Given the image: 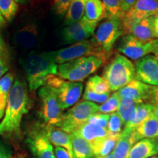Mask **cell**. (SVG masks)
<instances>
[{"mask_svg":"<svg viewBox=\"0 0 158 158\" xmlns=\"http://www.w3.org/2000/svg\"><path fill=\"white\" fill-rule=\"evenodd\" d=\"M5 20L4 19L1 13H0V29L2 28V27H3V26L5 25Z\"/></svg>","mask_w":158,"mask_h":158,"instance_id":"bcb514c9","label":"cell"},{"mask_svg":"<svg viewBox=\"0 0 158 158\" xmlns=\"http://www.w3.org/2000/svg\"><path fill=\"white\" fill-rule=\"evenodd\" d=\"M73 133L78 134L90 143L95 156L98 155L100 147L109 135V132L106 128L88 122L79 127Z\"/></svg>","mask_w":158,"mask_h":158,"instance_id":"9a60e30c","label":"cell"},{"mask_svg":"<svg viewBox=\"0 0 158 158\" xmlns=\"http://www.w3.org/2000/svg\"><path fill=\"white\" fill-rule=\"evenodd\" d=\"M152 46V52L155 56H158V39H155L151 41Z\"/></svg>","mask_w":158,"mask_h":158,"instance_id":"ee69618b","label":"cell"},{"mask_svg":"<svg viewBox=\"0 0 158 158\" xmlns=\"http://www.w3.org/2000/svg\"><path fill=\"white\" fill-rule=\"evenodd\" d=\"M21 64L31 91L45 86L49 77L57 76L58 73V64L54 62L48 52L31 53L21 61Z\"/></svg>","mask_w":158,"mask_h":158,"instance_id":"7a4b0ae2","label":"cell"},{"mask_svg":"<svg viewBox=\"0 0 158 158\" xmlns=\"http://www.w3.org/2000/svg\"><path fill=\"white\" fill-rule=\"evenodd\" d=\"M106 10L107 19L119 18L122 19L124 13L122 11L119 0H101Z\"/></svg>","mask_w":158,"mask_h":158,"instance_id":"4dcf8cb0","label":"cell"},{"mask_svg":"<svg viewBox=\"0 0 158 158\" xmlns=\"http://www.w3.org/2000/svg\"><path fill=\"white\" fill-rule=\"evenodd\" d=\"M157 15H158V0H137L135 5L122 18L124 35L133 23Z\"/></svg>","mask_w":158,"mask_h":158,"instance_id":"8fae6325","label":"cell"},{"mask_svg":"<svg viewBox=\"0 0 158 158\" xmlns=\"http://www.w3.org/2000/svg\"><path fill=\"white\" fill-rule=\"evenodd\" d=\"M29 98L24 81L16 79L12 86L7 98L5 114L0 123V135L16 139L21 137L23 116L28 113Z\"/></svg>","mask_w":158,"mask_h":158,"instance_id":"6da1fadb","label":"cell"},{"mask_svg":"<svg viewBox=\"0 0 158 158\" xmlns=\"http://www.w3.org/2000/svg\"><path fill=\"white\" fill-rule=\"evenodd\" d=\"M122 35H124V27L122 19L110 18L98 26L93 39L108 59L116 41Z\"/></svg>","mask_w":158,"mask_h":158,"instance_id":"ba28073f","label":"cell"},{"mask_svg":"<svg viewBox=\"0 0 158 158\" xmlns=\"http://www.w3.org/2000/svg\"><path fill=\"white\" fill-rule=\"evenodd\" d=\"M6 51H7V50H6L5 43L4 42L3 39L2 38V37L0 36V59L5 56Z\"/></svg>","mask_w":158,"mask_h":158,"instance_id":"7bdbcfd3","label":"cell"},{"mask_svg":"<svg viewBox=\"0 0 158 158\" xmlns=\"http://www.w3.org/2000/svg\"><path fill=\"white\" fill-rule=\"evenodd\" d=\"M103 158H114V156H113V154H109L108 156H106V157H105Z\"/></svg>","mask_w":158,"mask_h":158,"instance_id":"f907efd6","label":"cell"},{"mask_svg":"<svg viewBox=\"0 0 158 158\" xmlns=\"http://www.w3.org/2000/svg\"><path fill=\"white\" fill-rule=\"evenodd\" d=\"M72 143L73 158H92L95 156L92 146L76 133L70 134Z\"/></svg>","mask_w":158,"mask_h":158,"instance_id":"603a6c76","label":"cell"},{"mask_svg":"<svg viewBox=\"0 0 158 158\" xmlns=\"http://www.w3.org/2000/svg\"><path fill=\"white\" fill-rule=\"evenodd\" d=\"M15 1L19 4H23V3H25L27 0H15Z\"/></svg>","mask_w":158,"mask_h":158,"instance_id":"681fc988","label":"cell"},{"mask_svg":"<svg viewBox=\"0 0 158 158\" xmlns=\"http://www.w3.org/2000/svg\"><path fill=\"white\" fill-rule=\"evenodd\" d=\"M86 88L99 94L109 93L110 92L109 86L106 81L101 76H92L86 82Z\"/></svg>","mask_w":158,"mask_h":158,"instance_id":"83f0119b","label":"cell"},{"mask_svg":"<svg viewBox=\"0 0 158 158\" xmlns=\"http://www.w3.org/2000/svg\"><path fill=\"white\" fill-rule=\"evenodd\" d=\"M14 80L13 75L8 73L0 79V106L6 108L10 91Z\"/></svg>","mask_w":158,"mask_h":158,"instance_id":"f1b7e54d","label":"cell"},{"mask_svg":"<svg viewBox=\"0 0 158 158\" xmlns=\"http://www.w3.org/2000/svg\"><path fill=\"white\" fill-rule=\"evenodd\" d=\"M84 16L89 21L98 23L107 18L101 0H88L85 6Z\"/></svg>","mask_w":158,"mask_h":158,"instance_id":"cb8c5ba5","label":"cell"},{"mask_svg":"<svg viewBox=\"0 0 158 158\" xmlns=\"http://www.w3.org/2000/svg\"><path fill=\"white\" fill-rule=\"evenodd\" d=\"M45 85L54 92L62 110L76 104L81 97L84 89L82 83L65 81L56 76L49 77Z\"/></svg>","mask_w":158,"mask_h":158,"instance_id":"8992f818","label":"cell"},{"mask_svg":"<svg viewBox=\"0 0 158 158\" xmlns=\"http://www.w3.org/2000/svg\"><path fill=\"white\" fill-rule=\"evenodd\" d=\"M154 106L147 102H141L138 103L136 107L135 112L134 114L133 118L130 120L127 123L124 124L125 128L135 129L137 126L142 123L144 120L149 118L153 114Z\"/></svg>","mask_w":158,"mask_h":158,"instance_id":"d4e9b609","label":"cell"},{"mask_svg":"<svg viewBox=\"0 0 158 158\" xmlns=\"http://www.w3.org/2000/svg\"><path fill=\"white\" fill-rule=\"evenodd\" d=\"M9 70V66L7 63L4 59H0V79L5 76L6 73Z\"/></svg>","mask_w":158,"mask_h":158,"instance_id":"b9f144b4","label":"cell"},{"mask_svg":"<svg viewBox=\"0 0 158 158\" xmlns=\"http://www.w3.org/2000/svg\"><path fill=\"white\" fill-rule=\"evenodd\" d=\"M109 117L110 114L96 113L89 118L87 122L90 124H96V125L100 126V127L107 129Z\"/></svg>","mask_w":158,"mask_h":158,"instance_id":"d590c367","label":"cell"},{"mask_svg":"<svg viewBox=\"0 0 158 158\" xmlns=\"http://www.w3.org/2000/svg\"><path fill=\"white\" fill-rule=\"evenodd\" d=\"M120 135H121V133L113 134L109 133V135L105 140L103 143L100 147L98 155L97 156L105 157L110 154V152L115 149L116 143H117L118 139H119Z\"/></svg>","mask_w":158,"mask_h":158,"instance_id":"1f68e13d","label":"cell"},{"mask_svg":"<svg viewBox=\"0 0 158 158\" xmlns=\"http://www.w3.org/2000/svg\"><path fill=\"white\" fill-rule=\"evenodd\" d=\"M88 0H72L65 14L64 24L68 26L80 21L84 17L85 6Z\"/></svg>","mask_w":158,"mask_h":158,"instance_id":"484cf974","label":"cell"},{"mask_svg":"<svg viewBox=\"0 0 158 158\" xmlns=\"http://www.w3.org/2000/svg\"><path fill=\"white\" fill-rule=\"evenodd\" d=\"M26 142L35 158H56L52 143L45 131V125H35L27 133Z\"/></svg>","mask_w":158,"mask_h":158,"instance_id":"9c48e42d","label":"cell"},{"mask_svg":"<svg viewBox=\"0 0 158 158\" xmlns=\"http://www.w3.org/2000/svg\"><path fill=\"white\" fill-rule=\"evenodd\" d=\"M154 86L146 84L140 81L134 79L124 87L118 90L121 98L130 99L138 102H149Z\"/></svg>","mask_w":158,"mask_h":158,"instance_id":"2e32d148","label":"cell"},{"mask_svg":"<svg viewBox=\"0 0 158 158\" xmlns=\"http://www.w3.org/2000/svg\"><path fill=\"white\" fill-rule=\"evenodd\" d=\"M120 99L121 98L118 95V92H114L106 102L99 106V112L107 114L114 113L118 110Z\"/></svg>","mask_w":158,"mask_h":158,"instance_id":"d6a6232c","label":"cell"},{"mask_svg":"<svg viewBox=\"0 0 158 158\" xmlns=\"http://www.w3.org/2000/svg\"><path fill=\"white\" fill-rule=\"evenodd\" d=\"M19 6L15 0H0V13L4 19L11 21L16 14Z\"/></svg>","mask_w":158,"mask_h":158,"instance_id":"f546056e","label":"cell"},{"mask_svg":"<svg viewBox=\"0 0 158 158\" xmlns=\"http://www.w3.org/2000/svg\"><path fill=\"white\" fill-rule=\"evenodd\" d=\"M154 28H155V38H158V15H156L155 18V24H154Z\"/></svg>","mask_w":158,"mask_h":158,"instance_id":"f6af8a7d","label":"cell"},{"mask_svg":"<svg viewBox=\"0 0 158 158\" xmlns=\"http://www.w3.org/2000/svg\"><path fill=\"white\" fill-rule=\"evenodd\" d=\"M54 155L56 158H73V156L64 148L56 147L54 149Z\"/></svg>","mask_w":158,"mask_h":158,"instance_id":"74e56055","label":"cell"},{"mask_svg":"<svg viewBox=\"0 0 158 158\" xmlns=\"http://www.w3.org/2000/svg\"><path fill=\"white\" fill-rule=\"evenodd\" d=\"M133 130L134 129L125 127L122 130L119 139L112 153L114 158H127L130 149L137 142L133 135Z\"/></svg>","mask_w":158,"mask_h":158,"instance_id":"44dd1931","label":"cell"},{"mask_svg":"<svg viewBox=\"0 0 158 158\" xmlns=\"http://www.w3.org/2000/svg\"><path fill=\"white\" fill-rule=\"evenodd\" d=\"M153 106H158V86H153L149 102Z\"/></svg>","mask_w":158,"mask_h":158,"instance_id":"60d3db41","label":"cell"},{"mask_svg":"<svg viewBox=\"0 0 158 158\" xmlns=\"http://www.w3.org/2000/svg\"><path fill=\"white\" fill-rule=\"evenodd\" d=\"M45 131L51 143L56 147L64 148L73 156L72 143L70 134L56 126L48 124L45 125Z\"/></svg>","mask_w":158,"mask_h":158,"instance_id":"ffe728a7","label":"cell"},{"mask_svg":"<svg viewBox=\"0 0 158 158\" xmlns=\"http://www.w3.org/2000/svg\"><path fill=\"white\" fill-rule=\"evenodd\" d=\"M99 112V106L94 102L84 100L63 114L58 127L69 134L86 123L91 116Z\"/></svg>","mask_w":158,"mask_h":158,"instance_id":"52a82bcc","label":"cell"},{"mask_svg":"<svg viewBox=\"0 0 158 158\" xmlns=\"http://www.w3.org/2000/svg\"><path fill=\"white\" fill-rule=\"evenodd\" d=\"M92 158H103V157H99V156H95V157H92Z\"/></svg>","mask_w":158,"mask_h":158,"instance_id":"816d5d0a","label":"cell"},{"mask_svg":"<svg viewBox=\"0 0 158 158\" xmlns=\"http://www.w3.org/2000/svg\"><path fill=\"white\" fill-rule=\"evenodd\" d=\"M119 1L122 11L124 12V13H125L135 5L137 0H119Z\"/></svg>","mask_w":158,"mask_h":158,"instance_id":"ab89813d","label":"cell"},{"mask_svg":"<svg viewBox=\"0 0 158 158\" xmlns=\"http://www.w3.org/2000/svg\"><path fill=\"white\" fill-rule=\"evenodd\" d=\"M136 141L158 138V120L154 114L137 126L133 130Z\"/></svg>","mask_w":158,"mask_h":158,"instance_id":"7402d4cb","label":"cell"},{"mask_svg":"<svg viewBox=\"0 0 158 158\" xmlns=\"http://www.w3.org/2000/svg\"><path fill=\"white\" fill-rule=\"evenodd\" d=\"M150 158H158V156H155V157H152Z\"/></svg>","mask_w":158,"mask_h":158,"instance_id":"f5cc1de1","label":"cell"},{"mask_svg":"<svg viewBox=\"0 0 158 158\" xmlns=\"http://www.w3.org/2000/svg\"><path fill=\"white\" fill-rule=\"evenodd\" d=\"M117 50L120 54L132 60H138L152 52V42H146L133 35H124L118 43Z\"/></svg>","mask_w":158,"mask_h":158,"instance_id":"4fadbf2b","label":"cell"},{"mask_svg":"<svg viewBox=\"0 0 158 158\" xmlns=\"http://www.w3.org/2000/svg\"><path fill=\"white\" fill-rule=\"evenodd\" d=\"M158 154V138L142 139L130 149L127 158H148Z\"/></svg>","mask_w":158,"mask_h":158,"instance_id":"d6986e66","label":"cell"},{"mask_svg":"<svg viewBox=\"0 0 158 158\" xmlns=\"http://www.w3.org/2000/svg\"><path fill=\"white\" fill-rule=\"evenodd\" d=\"M110 92L109 93H106L103 94H99L95 92H92L89 89H85L84 95L83 98L84 100L86 101H90L92 102H97V103H103L109 98Z\"/></svg>","mask_w":158,"mask_h":158,"instance_id":"e575fe53","label":"cell"},{"mask_svg":"<svg viewBox=\"0 0 158 158\" xmlns=\"http://www.w3.org/2000/svg\"><path fill=\"white\" fill-rule=\"evenodd\" d=\"M72 0H54V10L59 15H65Z\"/></svg>","mask_w":158,"mask_h":158,"instance_id":"8d00e7d4","label":"cell"},{"mask_svg":"<svg viewBox=\"0 0 158 158\" xmlns=\"http://www.w3.org/2000/svg\"><path fill=\"white\" fill-rule=\"evenodd\" d=\"M104 62L102 59L94 56L81 57L58 65L57 76L69 81H83L95 73Z\"/></svg>","mask_w":158,"mask_h":158,"instance_id":"277c9868","label":"cell"},{"mask_svg":"<svg viewBox=\"0 0 158 158\" xmlns=\"http://www.w3.org/2000/svg\"><path fill=\"white\" fill-rule=\"evenodd\" d=\"M102 78L106 81L110 90L118 91L135 79V66L121 54H116L105 67Z\"/></svg>","mask_w":158,"mask_h":158,"instance_id":"3957f363","label":"cell"},{"mask_svg":"<svg viewBox=\"0 0 158 158\" xmlns=\"http://www.w3.org/2000/svg\"><path fill=\"white\" fill-rule=\"evenodd\" d=\"M5 109H3V108H0V120L4 116V114H5Z\"/></svg>","mask_w":158,"mask_h":158,"instance_id":"c3c4849f","label":"cell"},{"mask_svg":"<svg viewBox=\"0 0 158 158\" xmlns=\"http://www.w3.org/2000/svg\"><path fill=\"white\" fill-rule=\"evenodd\" d=\"M123 125L121 118L119 117L118 113H112L110 114L108 120L107 130L110 133L118 134L122 133V127Z\"/></svg>","mask_w":158,"mask_h":158,"instance_id":"836d02e7","label":"cell"},{"mask_svg":"<svg viewBox=\"0 0 158 158\" xmlns=\"http://www.w3.org/2000/svg\"><path fill=\"white\" fill-rule=\"evenodd\" d=\"M138 103H141V102H138L130 99H120L117 113L119 117L121 118L123 124H125L127 123L133 118Z\"/></svg>","mask_w":158,"mask_h":158,"instance_id":"4316f807","label":"cell"},{"mask_svg":"<svg viewBox=\"0 0 158 158\" xmlns=\"http://www.w3.org/2000/svg\"><path fill=\"white\" fill-rule=\"evenodd\" d=\"M39 34L38 26L36 23H27L15 31L13 42L20 48H32L38 43Z\"/></svg>","mask_w":158,"mask_h":158,"instance_id":"e0dca14e","label":"cell"},{"mask_svg":"<svg viewBox=\"0 0 158 158\" xmlns=\"http://www.w3.org/2000/svg\"><path fill=\"white\" fill-rule=\"evenodd\" d=\"M12 152L10 148L7 147L2 141H0V158H11Z\"/></svg>","mask_w":158,"mask_h":158,"instance_id":"f35d334b","label":"cell"},{"mask_svg":"<svg viewBox=\"0 0 158 158\" xmlns=\"http://www.w3.org/2000/svg\"><path fill=\"white\" fill-rule=\"evenodd\" d=\"M155 18V16H150L133 23L129 27L124 35H133L136 38L146 42L153 40L155 38L154 28Z\"/></svg>","mask_w":158,"mask_h":158,"instance_id":"ac0fdd59","label":"cell"},{"mask_svg":"<svg viewBox=\"0 0 158 158\" xmlns=\"http://www.w3.org/2000/svg\"><path fill=\"white\" fill-rule=\"evenodd\" d=\"M98 22L89 21L84 16L80 21L67 26L62 31L63 40L68 44L86 40L93 36L98 27Z\"/></svg>","mask_w":158,"mask_h":158,"instance_id":"7c38bea8","label":"cell"},{"mask_svg":"<svg viewBox=\"0 0 158 158\" xmlns=\"http://www.w3.org/2000/svg\"><path fill=\"white\" fill-rule=\"evenodd\" d=\"M157 59H158V56H157Z\"/></svg>","mask_w":158,"mask_h":158,"instance_id":"db71d44e","label":"cell"},{"mask_svg":"<svg viewBox=\"0 0 158 158\" xmlns=\"http://www.w3.org/2000/svg\"><path fill=\"white\" fill-rule=\"evenodd\" d=\"M135 79L150 86H158V59L155 55L148 54L135 64Z\"/></svg>","mask_w":158,"mask_h":158,"instance_id":"5bb4252c","label":"cell"},{"mask_svg":"<svg viewBox=\"0 0 158 158\" xmlns=\"http://www.w3.org/2000/svg\"><path fill=\"white\" fill-rule=\"evenodd\" d=\"M38 95L42 104L41 116L48 124L56 126L60 122L63 112L54 92L49 86L45 85L40 89Z\"/></svg>","mask_w":158,"mask_h":158,"instance_id":"30bf717a","label":"cell"},{"mask_svg":"<svg viewBox=\"0 0 158 158\" xmlns=\"http://www.w3.org/2000/svg\"><path fill=\"white\" fill-rule=\"evenodd\" d=\"M153 114L155 116V117L157 118L158 120V106H154V110H153Z\"/></svg>","mask_w":158,"mask_h":158,"instance_id":"7dc6e473","label":"cell"},{"mask_svg":"<svg viewBox=\"0 0 158 158\" xmlns=\"http://www.w3.org/2000/svg\"><path fill=\"white\" fill-rule=\"evenodd\" d=\"M48 54L54 62L59 65L84 56H94L102 59L104 62L108 59L104 51L93 38L74 43L59 50L51 51Z\"/></svg>","mask_w":158,"mask_h":158,"instance_id":"5b68a950","label":"cell"}]
</instances>
